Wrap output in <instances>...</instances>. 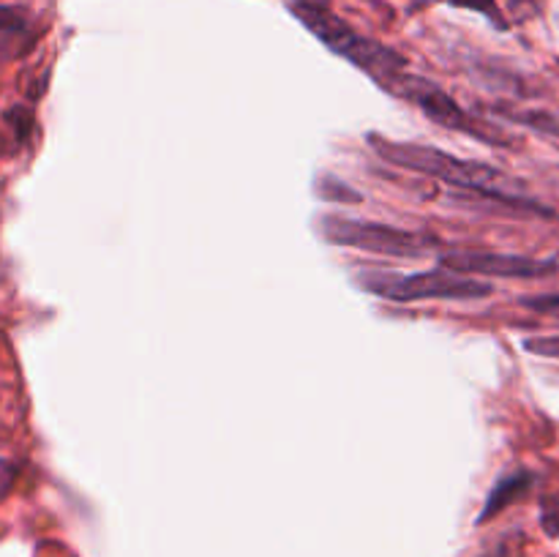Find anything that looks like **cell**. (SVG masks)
Segmentation results:
<instances>
[{
    "mask_svg": "<svg viewBox=\"0 0 559 557\" xmlns=\"http://www.w3.org/2000/svg\"><path fill=\"white\" fill-rule=\"evenodd\" d=\"M440 265L451 271L475 273V276L491 278H546L559 271L557 260H540V257L524 254H495V251H448L440 257Z\"/></svg>",
    "mask_w": 559,
    "mask_h": 557,
    "instance_id": "obj_6",
    "label": "cell"
},
{
    "mask_svg": "<svg viewBox=\"0 0 559 557\" xmlns=\"http://www.w3.org/2000/svg\"><path fill=\"white\" fill-rule=\"evenodd\" d=\"M14 481H16V467L11 462H3V459H0V500L9 495Z\"/></svg>",
    "mask_w": 559,
    "mask_h": 557,
    "instance_id": "obj_12",
    "label": "cell"
},
{
    "mask_svg": "<svg viewBox=\"0 0 559 557\" xmlns=\"http://www.w3.org/2000/svg\"><path fill=\"white\" fill-rule=\"evenodd\" d=\"M544 524L551 535H559V500L544 502Z\"/></svg>",
    "mask_w": 559,
    "mask_h": 557,
    "instance_id": "obj_13",
    "label": "cell"
},
{
    "mask_svg": "<svg viewBox=\"0 0 559 557\" xmlns=\"http://www.w3.org/2000/svg\"><path fill=\"white\" fill-rule=\"evenodd\" d=\"M388 93L399 98H407L413 107H418L420 112L426 115L429 120L440 123L442 129L451 131H462V134L475 137L480 142H489V145H516V137L506 134V131L495 129V126L484 123L475 115H469L467 109L459 107V102L453 96H448L440 85H435L426 76L413 74V71H402L391 85L385 87Z\"/></svg>",
    "mask_w": 559,
    "mask_h": 557,
    "instance_id": "obj_4",
    "label": "cell"
},
{
    "mask_svg": "<svg viewBox=\"0 0 559 557\" xmlns=\"http://www.w3.org/2000/svg\"><path fill=\"white\" fill-rule=\"evenodd\" d=\"M497 115H502L506 120L519 126H527V129L538 131V134L555 137L559 140V112H549V109H516V107H491Z\"/></svg>",
    "mask_w": 559,
    "mask_h": 557,
    "instance_id": "obj_8",
    "label": "cell"
},
{
    "mask_svg": "<svg viewBox=\"0 0 559 557\" xmlns=\"http://www.w3.org/2000/svg\"><path fill=\"white\" fill-rule=\"evenodd\" d=\"M522 306L535 311H555L559 309V295H551V298H522Z\"/></svg>",
    "mask_w": 559,
    "mask_h": 557,
    "instance_id": "obj_14",
    "label": "cell"
},
{
    "mask_svg": "<svg viewBox=\"0 0 559 557\" xmlns=\"http://www.w3.org/2000/svg\"><path fill=\"white\" fill-rule=\"evenodd\" d=\"M289 11L331 49L338 58L349 60L355 69L366 71L377 85L385 91L402 71H407V58L396 49L374 42L369 36H360L355 27H349L342 16L333 14L328 5L314 3V0H293Z\"/></svg>",
    "mask_w": 559,
    "mask_h": 557,
    "instance_id": "obj_2",
    "label": "cell"
},
{
    "mask_svg": "<svg viewBox=\"0 0 559 557\" xmlns=\"http://www.w3.org/2000/svg\"><path fill=\"white\" fill-rule=\"evenodd\" d=\"M27 25V14L20 5H0V31H22Z\"/></svg>",
    "mask_w": 559,
    "mask_h": 557,
    "instance_id": "obj_11",
    "label": "cell"
},
{
    "mask_svg": "<svg viewBox=\"0 0 559 557\" xmlns=\"http://www.w3.org/2000/svg\"><path fill=\"white\" fill-rule=\"evenodd\" d=\"M530 486H533V475L524 473V470H519V473H511V475H506V478L497 481L495 489H491L489 497H486V506H484V511H480L478 524L489 522V519H495L497 513L506 511L508 506H513L519 497L527 495Z\"/></svg>",
    "mask_w": 559,
    "mask_h": 557,
    "instance_id": "obj_7",
    "label": "cell"
},
{
    "mask_svg": "<svg viewBox=\"0 0 559 557\" xmlns=\"http://www.w3.org/2000/svg\"><path fill=\"white\" fill-rule=\"evenodd\" d=\"M320 233L328 244L349 246V249L371 251L385 257H424L435 249V240L409 229L382 222H360L347 216H322Z\"/></svg>",
    "mask_w": 559,
    "mask_h": 557,
    "instance_id": "obj_5",
    "label": "cell"
},
{
    "mask_svg": "<svg viewBox=\"0 0 559 557\" xmlns=\"http://www.w3.org/2000/svg\"><path fill=\"white\" fill-rule=\"evenodd\" d=\"M360 287L380 298L409 304V300H478L489 298L491 284L469 278L464 273L451 271L440 265L431 271L415 273H393V271H364L360 273Z\"/></svg>",
    "mask_w": 559,
    "mask_h": 557,
    "instance_id": "obj_3",
    "label": "cell"
},
{
    "mask_svg": "<svg viewBox=\"0 0 559 557\" xmlns=\"http://www.w3.org/2000/svg\"><path fill=\"white\" fill-rule=\"evenodd\" d=\"M369 145L388 164H396L402 169L429 175V178L451 183L456 189H467L469 194H478L489 200L495 208L511 211V216H540L559 218L551 208L540 205L533 197H527V186L513 175L502 173L500 167H491L486 162H473V158H459L440 147L418 145V142H399L388 137L369 134Z\"/></svg>",
    "mask_w": 559,
    "mask_h": 557,
    "instance_id": "obj_1",
    "label": "cell"
},
{
    "mask_svg": "<svg viewBox=\"0 0 559 557\" xmlns=\"http://www.w3.org/2000/svg\"><path fill=\"white\" fill-rule=\"evenodd\" d=\"M524 349L544 358H559V336H533L524 339Z\"/></svg>",
    "mask_w": 559,
    "mask_h": 557,
    "instance_id": "obj_10",
    "label": "cell"
},
{
    "mask_svg": "<svg viewBox=\"0 0 559 557\" xmlns=\"http://www.w3.org/2000/svg\"><path fill=\"white\" fill-rule=\"evenodd\" d=\"M442 3L456 5V9L478 11V14H484L486 20H489L491 25L497 27V31H508V20H506V16H502V11H500V5H497V0H442Z\"/></svg>",
    "mask_w": 559,
    "mask_h": 557,
    "instance_id": "obj_9",
    "label": "cell"
}]
</instances>
